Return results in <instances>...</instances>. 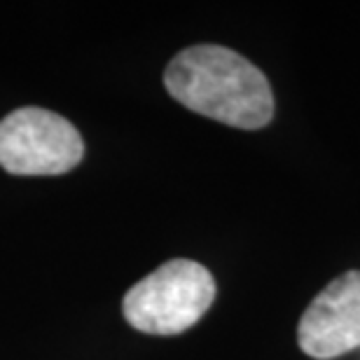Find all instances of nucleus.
Listing matches in <instances>:
<instances>
[{
	"mask_svg": "<svg viewBox=\"0 0 360 360\" xmlns=\"http://www.w3.org/2000/svg\"><path fill=\"white\" fill-rule=\"evenodd\" d=\"M213 300L211 271L194 260L178 257L129 288L122 314L139 333L180 335L204 319Z\"/></svg>",
	"mask_w": 360,
	"mask_h": 360,
	"instance_id": "obj_2",
	"label": "nucleus"
},
{
	"mask_svg": "<svg viewBox=\"0 0 360 360\" xmlns=\"http://www.w3.org/2000/svg\"><path fill=\"white\" fill-rule=\"evenodd\" d=\"M167 91L187 110L236 129H262L274 117V91L257 66L220 45L178 52L164 73Z\"/></svg>",
	"mask_w": 360,
	"mask_h": 360,
	"instance_id": "obj_1",
	"label": "nucleus"
},
{
	"mask_svg": "<svg viewBox=\"0 0 360 360\" xmlns=\"http://www.w3.org/2000/svg\"><path fill=\"white\" fill-rule=\"evenodd\" d=\"M82 155L80 131L52 110L26 105L0 120V167L12 176H61Z\"/></svg>",
	"mask_w": 360,
	"mask_h": 360,
	"instance_id": "obj_3",
	"label": "nucleus"
},
{
	"mask_svg": "<svg viewBox=\"0 0 360 360\" xmlns=\"http://www.w3.org/2000/svg\"><path fill=\"white\" fill-rule=\"evenodd\" d=\"M300 349L309 358L333 360L360 347V271L333 278L316 295L297 326Z\"/></svg>",
	"mask_w": 360,
	"mask_h": 360,
	"instance_id": "obj_4",
	"label": "nucleus"
}]
</instances>
